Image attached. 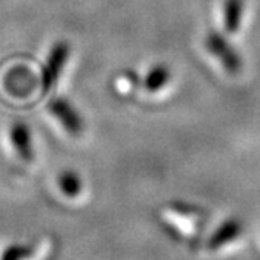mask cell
Here are the masks:
<instances>
[{
    "label": "cell",
    "instance_id": "obj_6",
    "mask_svg": "<svg viewBox=\"0 0 260 260\" xmlns=\"http://www.w3.org/2000/svg\"><path fill=\"white\" fill-rule=\"evenodd\" d=\"M170 80H171L170 68L163 63H160V64H155L149 72H147V76L144 79V88L149 92H157Z\"/></svg>",
    "mask_w": 260,
    "mask_h": 260
},
{
    "label": "cell",
    "instance_id": "obj_9",
    "mask_svg": "<svg viewBox=\"0 0 260 260\" xmlns=\"http://www.w3.org/2000/svg\"><path fill=\"white\" fill-rule=\"evenodd\" d=\"M30 249L25 246H11L10 249H7L4 260H24L25 257H28Z\"/></svg>",
    "mask_w": 260,
    "mask_h": 260
},
{
    "label": "cell",
    "instance_id": "obj_7",
    "mask_svg": "<svg viewBox=\"0 0 260 260\" xmlns=\"http://www.w3.org/2000/svg\"><path fill=\"white\" fill-rule=\"evenodd\" d=\"M243 0H226L224 2V27L228 33H237L243 14Z\"/></svg>",
    "mask_w": 260,
    "mask_h": 260
},
{
    "label": "cell",
    "instance_id": "obj_4",
    "mask_svg": "<svg viewBox=\"0 0 260 260\" xmlns=\"http://www.w3.org/2000/svg\"><path fill=\"white\" fill-rule=\"evenodd\" d=\"M11 140L16 147V151L24 160H31L33 158V151H31V137L28 125L24 122H16L11 128Z\"/></svg>",
    "mask_w": 260,
    "mask_h": 260
},
{
    "label": "cell",
    "instance_id": "obj_2",
    "mask_svg": "<svg viewBox=\"0 0 260 260\" xmlns=\"http://www.w3.org/2000/svg\"><path fill=\"white\" fill-rule=\"evenodd\" d=\"M69 53H71V47L66 41L57 43L49 52L46 64L41 71V86L44 92L50 91V88L57 83L60 74L63 72V68L69 58Z\"/></svg>",
    "mask_w": 260,
    "mask_h": 260
},
{
    "label": "cell",
    "instance_id": "obj_5",
    "mask_svg": "<svg viewBox=\"0 0 260 260\" xmlns=\"http://www.w3.org/2000/svg\"><path fill=\"white\" fill-rule=\"evenodd\" d=\"M241 222L238 219H229L222 224L209 240V248L210 249H219L221 246L228 245L229 241L235 240L241 234Z\"/></svg>",
    "mask_w": 260,
    "mask_h": 260
},
{
    "label": "cell",
    "instance_id": "obj_1",
    "mask_svg": "<svg viewBox=\"0 0 260 260\" xmlns=\"http://www.w3.org/2000/svg\"><path fill=\"white\" fill-rule=\"evenodd\" d=\"M204 46H206V49L232 76H235V74L241 71V58L238 52L231 46V43L221 33L210 31L206 36V40H204Z\"/></svg>",
    "mask_w": 260,
    "mask_h": 260
},
{
    "label": "cell",
    "instance_id": "obj_8",
    "mask_svg": "<svg viewBox=\"0 0 260 260\" xmlns=\"http://www.w3.org/2000/svg\"><path fill=\"white\" fill-rule=\"evenodd\" d=\"M60 187L66 196L76 198L80 194L82 190V180L74 171H66L60 176Z\"/></svg>",
    "mask_w": 260,
    "mask_h": 260
},
{
    "label": "cell",
    "instance_id": "obj_3",
    "mask_svg": "<svg viewBox=\"0 0 260 260\" xmlns=\"http://www.w3.org/2000/svg\"><path fill=\"white\" fill-rule=\"evenodd\" d=\"M50 113L58 119L63 128L69 135L77 137L83 132V121L79 115V111L72 107V104L63 98H55L49 102Z\"/></svg>",
    "mask_w": 260,
    "mask_h": 260
}]
</instances>
